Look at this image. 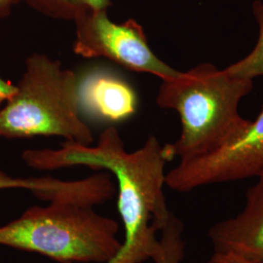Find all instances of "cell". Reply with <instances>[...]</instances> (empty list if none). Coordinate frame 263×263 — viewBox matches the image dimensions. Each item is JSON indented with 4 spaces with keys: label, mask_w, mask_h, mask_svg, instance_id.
Wrapping results in <instances>:
<instances>
[{
    "label": "cell",
    "mask_w": 263,
    "mask_h": 263,
    "mask_svg": "<svg viewBox=\"0 0 263 263\" xmlns=\"http://www.w3.org/2000/svg\"><path fill=\"white\" fill-rule=\"evenodd\" d=\"M78 93L81 112L99 121L123 122L137 111L134 88L105 68L88 70L79 79Z\"/></svg>",
    "instance_id": "obj_8"
},
{
    "label": "cell",
    "mask_w": 263,
    "mask_h": 263,
    "mask_svg": "<svg viewBox=\"0 0 263 263\" xmlns=\"http://www.w3.org/2000/svg\"><path fill=\"white\" fill-rule=\"evenodd\" d=\"M78 87V77L61 62L43 54L28 57L15 94L0 109V138L61 137L67 142L93 144Z\"/></svg>",
    "instance_id": "obj_4"
},
{
    "label": "cell",
    "mask_w": 263,
    "mask_h": 263,
    "mask_svg": "<svg viewBox=\"0 0 263 263\" xmlns=\"http://www.w3.org/2000/svg\"><path fill=\"white\" fill-rule=\"evenodd\" d=\"M85 7L92 11L107 10L111 6V0H82Z\"/></svg>",
    "instance_id": "obj_15"
},
{
    "label": "cell",
    "mask_w": 263,
    "mask_h": 263,
    "mask_svg": "<svg viewBox=\"0 0 263 263\" xmlns=\"http://www.w3.org/2000/svg\"><path fill=\"white\" fill-rule=\"evenodd\" d=\"M263 173V101L256 119L215 149L179 160L166 175V185L178 192L216 183L256 178Z\"/></svg>",
    "instance_id": "obj_6"
},
{
    "label": "cell",
    "mask_w": 263,
    "mask_h": 263,
    "mask_svg": "<svg viewBox=\"0 0 263 263\" xmlns=\"http://www.w3.org/2000/svg\"><path fill=\"white\" fill-rule=\"evenodd\" d=\"M74 187L73 181L61 180L51 177L43 178H16L0 171V190L27 189L34 196L52 202L69 194Z\"/></svg>",
    "instance_id": "obj_9"
},
{
    "label": "cell",
    "mask_w": 263,
    "mask_h": 263,
    "mask_svg": "<svg viewBox=\"0 0 263 263\" xmlns=\"http://www.w3.org/2000/svg\"><path fill=\"white\" fill-rule=\"evenodd\" d=\"M73 52L86 59L105 58L136 72L148 73L168 80L179 74L151 50L142 26L134 19L118 24L107 10H83L73 21Z\"/></svg>",
    "instance_id": "obj_5"
},
{
    "label": "cell",
    "mask_w": 263,
    "mask_h": 263,
    "mask_svg": "<svg viewBox=\"0 0 263 263\" xmlns=\"http://www.w3.org/2000/svg\"><path fill=\"white\" fill-rule=\"evenodd\" d=\"M22 158L39 171L84 166L109 172L116 181L124 239L118 254L106 263H142L152 258L160 232L173 214L164 194L165 168L173 160L167 144L149 136L139 149L127 152L120 134L109 127L96 145L66 141L59 149L25 151Z\"/></svg>",
    "instance_id": "obj_1"
},
{
    "label": "cell",
    "mask_w": 263,
    "mask_h": 263,
    "mask_svg": "<svg viewBox=\"0 0 263 263\" xmlns=\"http://www.w3.org/2000/svg\"><path fill=\"white\" fill-rule=\"evenodd\" d=\"M184 226L178 216L172 214L167 224L160 232L158 248L152 256L154 263H181L185 256Z\"/></svg>",
    "instance_id": "obj_10"
},
{
    "label": "cell",
    "mask_w": 263,
    "mask_h": 263,
    "mask_svg": "<svg viewBox=\"0 0 263 263\" xmlns=\"http://www.w3.org/2000/svg\"><path fill=\"white\" fill-rule=\"evenodd\" d=\"M16 92V85L10 80L3 78L0 74V109L6 104Z\"/></svg>",
    "instance_id": "obj_14"
},
{
    "label": "cell",
    "mask_w": 263,
    "mask_h": 263,
    "mask_svg": "<svg viewBox=\"0 0 263 263\" xmlns=\"http://www.w3.org/2000/svg\"><path fill=\"white\" fill-rule=\"evenodd\" d=\"M207 263H263V261L253 260L230 253L214 251Z\"/></svg>",
    "instance_id": "obj_13"
},
{
    "label": "cell",
    "mask_w": 263,
    "mask_h": 263,
    "mask_svg": "<svg viewBox=\"0 0 263 263\" xmlns=\"http://www.w3.org/2000/svg\"><path fill=\"white\" fill-rule=\"evenodd\" d=\"M23 0H0V19L8 17L13 8Z\"/></svg>",
    "instance_id": "obj_16"
},
{
    "label": "cell",
    "mask_w": 263,
    "mask_h": 263,
    "mask_svg": "<svg viewBox=\"0 0 263 263\" xmlns=\"http://www.w3.org/2000/svg\"><path fill=\"white\" fill-rule=\"evenodd\" d=\"M256 179L246 192L242 211L211 227L214 251L263 261V173Z\"/></svg>",
    "instance_id": "obj_7"
},
{
    "label": "cell",
    "mask_w": 263,
    "mask_h": 263,
    "mask_svg": "<svg viewBox=\"0 0 263 263\" xmlns=\"http://www.w3.org/2000/svg\"><path fill=\"white\" fill-rule=\"evenodd\" d=\"M119 223L94 207L58 200L34 206L0 226V245L60 263H106L118 254Z\"/></svg>",
    "instance_id": "obj_3"
},
{
    "label": "cell",
    "mask_w": 263,
    "mask_h": 263,
    "mask_svg": "<svg viewBox=\"0 0 263 263\" xmlns=\"http://www.w3.org/2000/svg\"><path fill=\"white\" fill-rule=\"evenodd\" d=\"M254 87V80L231 74L211 63H203L163 80L156 102L179 114L181 132L167 143L174 158L185 159L215 149L242 129L249 120L239 105Z\"/></svg>",
    "instance_id": "obj_2"
},
{
    "label": "cell",
    "mask_w": 263,
    "mask_h": 263,
    "mask_svg": "<svg viewBox=\"0 0 263 263\" xmlns=\"http://www.w3.org/2000/svg\"><path fill=\"white\" fill-rule=\"evenodd\" d=\"M252 11L258 26L257 41L247 56L227 66L226 69L233 76L254 80L263 76V0H254Z\"/></svg>",
    "instance_id": "obj_11"
},
{
    "label": "cell",
    "mask_w": 263,
    "mask_h": 263,
    "mask_svg": "<svg viewBox=\"0 0 263 263\" xmlns=\"http://www.w3.org/2000/svg\"><path fill=\"white\" fill-rule=\"evenodd\" d=\"M28 5L48 18L74 21L86 9L82 0H26Z\"/></svg>",
    "instance_id": "obj_12"
}]
</instances>
